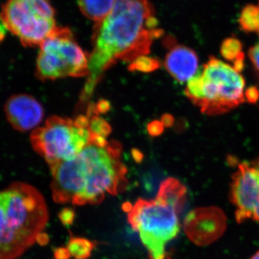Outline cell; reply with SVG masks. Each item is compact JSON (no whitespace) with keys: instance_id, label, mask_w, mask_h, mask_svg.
<instances>
[{"instance_id":"cell-1","label":"cell","mask_w":259,"mask_h":259,"mask_svg":"<svg viewBox=\"0 0 259 259\" xmlns=\"http://www.w3.org/2000/svg\"><path fill=\"white\" fill-rule=\"evenodd\" d=\"M163 32L149 0H115L110 14L94 27L93 50L89 56L88 81L81 101H88L112 65L146 56Z\"/></svg>"},{"instance_id":"cell-2","label":"cell","mask_w":259,"mask_h":259,"mask_svg":"<svg viewBox=\"0 0 259 259\" xmlns=\"http://www.w3.org/2000/svg\"><path fill=\"white\" fill-rule=\"evenodd\" d=\"M122 148L115 141L92 134L91 141L71 159L51 166L53 199L74 205L101 203L107 194L117 195L127 185Z\"/></svg>"},{"instance_id":"cell-3","label":"cell","mask_w":259,"mask_h":259,"mask_svg":"<svg viewBox=\"0 0 259 259\" xmlns=\"http://www.w3.org/2000/svg\"><path fill=\"white\" fill-rule=\"evenodd\" d=\"M49 217L33 186L16 182L0 190V259L20 258L41 236Z\"/></svg>"},{"instance_id":"cell-4","label":"cell","mask_w":259,"mask_h":259,"mask_svg":"<svg viewBox=\"0 0 259 259\" xmlns=\"http://www.w3.org/2000/svg\"><path fill=\"white\" fill-rule=\"evenodd\" d=\"M187 193L180 181L168 178L160 185L156 198L139 199L125 210L129 224L139 233L150 259H166L167 244L180 233V214Z\"/></svg>"},{"instance_id":"cell-5","label":"cell","mask_w":259,"mask_h":259,"mask_svg":"<svg viewBox=\"0 0 259 259\" xmlns=\"http://www.w3.org/2000/svg\"><path fill=\"white\" fill-rule=\"evenodd\" d=\"M245 81L233 69L211 57L202 72L187 81L185 95L206 115L226 113L245 102Z\"/></svg>"},{"instance_id":"cell-6","label":"cell","mask_w":259,"mask_h":259,"mask_svg":"<svg viewBox=\"0 0 259 259\" xmlns=\"http://www.w3.org/2000/svg\"><path fill=\"white\" fill-rule=\"evenodd\" d=\"M91 138L88 115L78 116L75 120L53 116L41 127L33 130L30 143L51 167L75 157Z\"/></svg>"},{"instance_id":"cell-7","label":"cell","mask_w":259,"mask_h":259,"mask_svg":"<svg viewBox=\"0 0 259 259\" xmlns=\"http://www.w3.org/2000/svg\"><path fill=\"white\" fill-rule=\"evenodd\" d=\"M39 47L35 74L41 81L88 76L89 56L70 29L57 27Z\"/></svg>"},{"instance_id":"cell-8","label":"cell","mask_w":259,"mask_h":259,"mask_svg":"<svg viewBox=\"0 0 259 259\" xmlns=\"http://www.w3.org/2000/svg\"><path fill=\"white\" fill-rule=\"evenodd\" d=\"M0 18L24 47H40L57 28L50 0H8Z\"/></svg>"},{"instance_id":"cell-9","label":"cell","mask_w":259,"mask_h":259,"mask_svg":"<svg viewBox=\"0 0 259 259\" xmlns=\"http://www.w3.org/2000/svg\"><path fill=\"white\" fill-rule=\"evenodd\" d=\"M231 199L237 222L253 220L259 223V175L250 163L238 165L232 177Z\"/></svg>"},{"instance_id":"cell-10","label":"cell","mask_w":259,"mask_h":259,"mask_svg":"<svg viewBox=\"0 0 259 259\" xmlns=\"http://www.w3.org/2000/svg\"><path fill=\"white\" fill-rule=\"evenodd\" d=\"M187 236L199 245H208L218 239L226 230L224 213L216 207H202L187 214L184 223Z\"/></svg>"},{"instance_id":"cell-11","label":"cell","mask_w":259,"mask_h":259,"mask_svg":"<svg viewBox=\"0 0 259 259\" xmlns=\"http://www.w3.org/2000/svg\"><path fill=\"white\" fill-rule=\"evenodd\" d=\"M5 111L10 125L20 132L37 128L44 116L40 102L26 94L13 95L8 99Z\"/></svg>"},{"instance_id":"cell-12","label":"cell","mask_w":259,"mask_h":259,"mask_svg":"<svg viewBox=\"0 0 259 259\" xmlns=\"http://www.w3.org/2000/svg\"><path fill=\"white\" fill-rule=\"evenodd\" d=\"M165 44L168 50L164 62L167 71L179 82H187L198 69L197 54L190 48L178 45L171 36L166 37Z\"/></svg>"},{"instance_id":"cell-13","label":"cell","mask_w":259,"mask_h":259,"mask_svg":"<svg viewBox=\"0 0 259 259\" xmlns=\"http://www.w3.org/2000/svg\"><path fill=\"white\" fill-rule=\"evenodd\" d=\"M115 0H78L80 11L95 23L104 20L113 9Z\"/></svg>"},{"instance_id":"cell-14","label":"cell","mask_w":259,"mask_h":259,"mask_svg":"<svg viewBox=\"0 0 259 259\" xmlns=\"http://www.w3.org/2000/svg\"><path fill=\"white\" fill-rule=\"evenodd\" d=\"M238 22L243 31L259 32V1L256 4L248 5L243 8Z\"/></svg>"},{"instance_id":"cell-15","label":"cell","mask_w":259,"mask_h":259,"mask_svg":"<svg viewBox=\"0 0 259 259\" xmlns=\"http://www.w3.org/2000/svg\"><path fill=\"white\" fill-rule=\"evenodd\" d=\"M95 247V243L90 240L71 236L66 248L75 259H88Z\"/></svg>"},{"instance_id":"cell-16","label":"cell","mask_w":259,"mask_h":259,"mask_svg":"<svg viewBox=\"0 0 259 259\" xmlns=\"http://www.w3.org/2000/svg\"><path fill=\"white\" fill-rule=\"evenodd\" d=\"M221 53L225 59L233 63L241 58H245L242 42L235 37H228L223 42Z\"/></svg>"},{"instance_id":"cell-17","label":"cell","mask_w":259,"mask_h":259,"mask_svg":"<svg viewBox=\"0 0 259 259\" xmlns=\"http://www.w3.org/2000/svg\"><path fill=\"white\" fill-rule=\"evenodd\" d=\"M159 66L160 63L156 59L143 56L132 62V64L130 65L129 69L132 71L148 72V71H154L155 69L159 68Z\"/></svg>"},{"instance_id":"cell-18","label":"cell","mask_w":259,"mask_h":259,"mask_svg":"<svg viewBox=\"0 0 259 259\" xmlns=\"http://www.w3.org/2000/svg\"><path fill=\"white\" fill-rule=\"evenodd\" d=\"M248 55L255 71L259 76V41L254 47L250 48Z\"/></svg>"},{"instance_id":"cell-19","label":"cell","mask_w":259,"mask_h":259,"mask_svg":"<svg viewBox=\"0 0 259 259\" xmlns=\"http://www.w3.org/2000/svg\"><path fill=\"white\" fill-rule=\"evenodd\" d=\"M59 218L64 225L72 224L75 217V213L72 209L64 208L59 213Z\"/></svg>"},{"instance_id":"cell-20","label":"cell","mask_w":259,"mask_h":259,"mask_svg":"<svg viewBox=\"0 0 259 259\" xmlns=\"http://www.w3.org/2000/svg\"><path fill=\"white\" fill-rule=\"evenodd\" d=\"M245 98L249 103H255L259 100L258 89L255 87H250L245 93Z\"/></svg>"},{"instance_id":"cell-21","label":"cell","mask_w":259,"mask_h":259,"mask_svg":"<svg viewBox=\"0 0 259 259\" xmlns=\"http://www.w3.org/2000/svg\"><path fill=\"white\" fill-rule=\"evenodd\" d=\"M56 259H69L70 255L69 250L66 248H56L54 251Z\"/></svg>"},{"instance_id":"cell-22","label":"cell","mask_w":259,"mask_h":259,"mask_svg":"<svg viewBox=\"0 0 259 259\" xmlns=\"http://www.w3.org/2000/svg\"><path fill=\"white\" fill-rule=\"evenodd\" d=\"M151 129L153 130L151 131V134H154V135H158L161 134L162 131H163V126H162L161 123H159V122H154L153 123V125H151Z\"/></svg>"},{"instance_id":"cell-23","label":"cell","mask_w":259,"mask_h":259,"mask_svg":"<svg viewBox=\"0 0 259 259\" xmlns=\"http://www.w3.org/2000/svg\"><path fill=\"white\" fill-rule=\"evenodd\" d=\"M173 117L171 115H165L163 117V123L164 124L165 126H171L173 123Z\"/></svg>"},{"instance_id":"cell-24","label":"cell","mask_w":259,"mask_h":259,"mask_svg":"<svg viewBox=\"0 0 259 259\" xmlns=\"http://www.w3.org/2000/svg\"><path fill=\"white\" fill-rule=\"evenodd\" d=\"M250 164H251V166H253L255 170H256V171L258 172L259 175V158H258V159L255 160L254 161L252 162Z\"/></svg>"},{"instance_id":"cell-25","label":"cell","mask_w":259,"mask_h":259,"mask_svg":"<svg viewBox=\"0 0 259 259\" xmlns=\"http://www.w3.org/2000/svg\"><path fill=\"white\" fill-rule=\"evenodd\" d=\"M250 259H259V250L258 251H257L256 253H255V254L250 258Z\"/></svg>"}]
</instances>
